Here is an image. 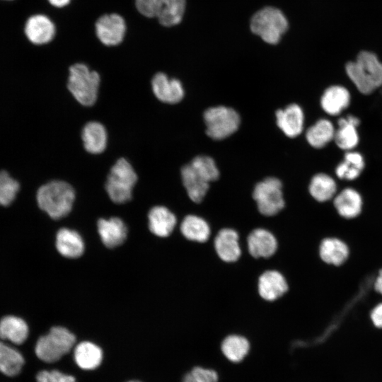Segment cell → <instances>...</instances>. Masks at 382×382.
Here are the masks:
<instances>
[{"instance_id":"cell-1","label":"cell","mask_w":382,"mask_h":382,"mask_svg":"<svg viewBox=\"0 0 382 382\" xmlns=\"http://www.w3.org/2000/svg\"><path fill=\"white\" fill-rule=\"evenodd\" d=\"M345 70L358 91L365 95L382 86V63L371 52H359L354 62L346 64Z\"/></svg>"},{"instance_id":"cell-2","label":"cell","mask_w":382,"mask_h":382,"mask_svg":"<svg viewBox=\"0 0 382 382\" xmlns=\"http://www.w3.org/2000/svg\"><path fill=\"white\" fill-rule=\"evenodd\" d=\"M75 199V191L68 183L52 180L42 185L37 192L40 208L52 219H59L71 210Z\"/></svg>"},{"instance_id":"cell-3","label":"cell","mask_w":382,"mask_h":382,"mask_svg":"<svg viewBox=\"0 0 382 382\" xmlns=\"http://www.w3.org/2000/svg\"><path fill=\"white\" fill-rule=\"evenodd\" d=\"M100 80L98 72L84 64L76 63L69 67L67 88L80 104L91 106L98 98Z\"/></svg>"},{"instance_id":"cell-4","label":"cell","mask_w":382,"mask_h":382,"mask_svg":"<svg viewBox=\"0 0 382 382\" xmlns=\"http://www.w3.org/2000/svg\"><path fill=\"white\" fill-rule=\"evenodd\" d=\"M137 182V175L130 163L119 158L110 169L105 183V190L110 199L122 204L132 199V190Z\"/></svg>"},{"instance_id":"cell-5","label":"cell","mask_w":382,"mask_h":382,"mask_svg":"<svg viewBox=\"0 0 382 382\" xmlns=\"http://www.w3.org/2000/svg\"><path fill=\"white\" fill-rule=\"evenodd\" d=\"M288 28V21L284 13L272 6L265 7L256 12L251 18V31L267 43L279 42Z\"/></svg>"},{"instance_id":"cell-6","label":"cell","mask_w":382,"mask_h":382,"mask_svg":"<svg viewBox=\"0 0 382 382\" xmlns=\"http://www.w3.org/2000/svg\"><path fill=\"white\" fill-rule=\"evenodd\" d=\"M258 212L267 217L274 216L285 207L286 202L282 182L274 177L257 183L252 192Z\"/></svg>"},{"instance_id":"cell-7","label":"cell","mask_w":382,"mask_h":382,"mask_svg":"<svg viewBox=\"0 0 382 382\" xmlns=\"http://www.w3.org/2000/svg\"><path fill=\"white\" fill-rule=\"evenodd\" d=\"M75 341V336L66 328L54 327L47 335L38 339L35 352L40 360L52 363L68 353Z\"/></svg>"},{"instance_id":"cell-8","label":"cell","mask_w":382,"mask_h":382,"mask_svg":"<svg viewBox=\"0 0 382 382\" xmlns=\"http://www.w3.org/2000/svg\"><path fill=\"white\" fill-rule=\"evenodd\" d=\"M140 13L149 18H156L164 26H173L183 18L185 0H135Z\"/></svg>"},{"instance_id":"cell-9","label":"cell","mask_w":382,"mask_h":382,"mask_svg":"<svg viewBox=\"0 0 382 382\" xmlns=\"http://www.w3.org/2000/svg\"><path fill=\"white\" fill-rule=\"evenodd\" d=\"M206 133L213 139L220 140L233 134L240 125V116L231 108L216 106L208 108L204 113Z\"/></svg>"},{"instance_id":"cell-10","label":"cell","mask_w":382,"mask_h":382,"mask_svg":"<svg viewBox=\"0 0 382 382\" xmlns=\"http://www.w3.org/2000/svg\"><path fill=\"white\" fill-rule=\"evenodd\" d=\"M212 237L214 250L221 260L233 263L240 259L242 249L240 235L236 230L228 227L222 228Z\"/></svg>"},{"instance_id":"cell-11","label":"cell","mask_w":382,"mask_h":382,"mask_svg":"<svg viewBox=\"0 0 382 382\" xmlns=\"http://www.w3.org/2000/svg\"><path fill=\"white\" fill-rule=\"evenodd\" d=\"M246 250L255 259L270 258L278 248V241L274 233L265 228L253 229L245 238Z\"/></svg>"},{"instance_id":"cell-12","label":"cell","mask_w":382,"mask_h":382,"mask_svg":"<svg viewBox=\"0 0 382 382\" xmlns=\"http://www.w3.org/2000/svg\"><path fill=\"white\" fill-rule=\"evenodd\" d=\"M125 31V21L117 13L103 15L96 23V32L98 39L108 46L120 44L124 38Z\"/></svg>"},{"instance_id":"cell-13","label":"cell","mask_w":382,"mask_h":382,"mask_svg":"<svg viewBox=\"0 0 382 382\" xmlns=\"http://www.w3.org/2000/svg\"><path fill=\"white\" fill-rule=\"evenodd\" d=\"M288 290L286 277L277 270H265L258 277V294L266 301L272 302L282 298Z\"/></svg>"},{"instance_id":"cell-14","label":"cell","mask_w":382,"mask_h":382,"mask_svg":"<svg viewBox=\"0 0 382 382\" xmlns=\"http://www.w3.org/2000/svg\"><path fill=\"white\" fill-rule=\"evenodd\" d=\"M151 88L154 96L161 102L175 104L184 97L185 91L181 82L176 79H170L164 73L156 74L151 80Z\"/></svg>"},{"instance_id":"cell-15","label":"cell","mask_w":382,"mask_h":382,"mask_svg":"<svg viewBox=\"0 0 382 382\" xmlns=\"http://www.w3.org/2000/svg\"><path fill=\"white\" fill-rule=\"evenodd\" d=\"M181 235L187 241L204 243L212 236V229L208 221L195 214L185 215L178 226Z\"/></svg>"},{"instance_id":"cell-16","label":"cell","mask_w":382,"mask_h":382,"mask_svg":"<svg viewBox=\"0 0 382 382\" xmlns=\"http://www.w3.org/2000/svg\"><path fill=\"white\" fill-rule=\"evenodd\" d=\"M148 218L150 231L158 237L166 238L171 236L178 226L176 215L164 206L151 208Z\"/></svg>"},{"instance_id":"cell-17","label":"cell","mask_w":382,"mask_h":382,"mask_svg":"<svg viewBox=\"0 0 382 382\" xmlns=\"http://www.w3.org/2000/svg\"><path fill=\"white\" fill-rule=\"evenodd\" d=\"M181 178L189 199L194 204L202 203L209 190L205 180L189 163L181 169Z\"/></svg>"},{"instance_id":"cell-18","label":"cell","mask_w":382,"mask_h":382,"mask_svg":"<svg viewBox=\"0 0 382 382\" xmlns=\"http://www.w3.org/2000/svg\"><path fill=\"white\" fill-rule=\"evenodd\" d=\"M277 124L287 137L299 136L303 127L304 115L297 104H291L283 110L276 112Z\"/></svg>"},{"instance_id":"cell-19","label":"cell","mask_w":382,"mask_h":382,"mask_svg":"<svg viewBox=\"0 0 382 382\" xmlns=\"http://www.w3.org/2000/svg\"><path fill=\"white\" fill-rule=\"evenodd\" d=\"M28 39L36 45H42L52 40L55 28L51 20L41 14L30 16L25 26Z\"/></svg>"},{"instance_id":"cell-20","label":"cell","mask_w":382,"mask_h":382,"mask_svg":"<svg viewBox=\"0 0 382 382\" xmlns=\"http://www.w3.org/2000/svg\"><path fill=\"white\" fill-rule=\"evenodd\" d=\"M98 231L103 244L110 248L121 245L126 239L127 233L125 224L117 217L99 219Z\"/></svg>"},{"instance_id":"cell-21","label":"cell","mask_w":382,"mask_h":382,"mask_svg":"<svg viewBox=\"0 0 382 382\" xmlns=\"http://www.w3.org/2000/svg\"><path fill=\"white\" fill-rule=\"evenodd\" d=\"M81 139L83 146L88 152L98 154L102 153L106 148L108 134L101 123L91 121L83 127Z\"/></svg>"},{"instance_id":"cell-22","label":"cell","mask_w":382,"mask_h":382,"mask_svg":"<svg viewBox=\"0 0 382 382\" xmlns=\"http://www.w3.org/2000/svg\"><path fill=\"white\" fill-rule=\"evenodd\" d=\"M359 123V119L353 115H348L338 120V129L335 132L334 140L339 148L349 151L358 144L357 127Z\"/></svg>"},{"instance_id":"cell-23","label":"cell","mask_w":382,"mask_h":382,"mask_svg":"<svg viewBox=\"0 0 382 382\" xmlns=\"http://www.w3.org/2000/svg\"><path fill=\"white\" fill-rule=\"evenodd\" d=\"M251 348L250 340L244 335L231 333L225 336L220 344V351L231 362L241 361Z\"/></svg>"},{"instance_id":"cell-24","label":"cell","mask_w":382,"mask_h":382,"mask_svg":"<svg viewBox=\"0 0 382 382\" xmlns=\"http://www.w3.org/2000/svg\"><path fill=\"white\" fill-rule=\"evenodd\" d=\"M318 254L323 263L337 266L342 265L347 259L349 250L342 241L328 237L320 242Z\"/></svg>"},{"instance_id":"cell-25","label":"cell","mask_w":382,"mask_h":382,"mask_svg":"<svg viewBox=\"0 0 382 382\" xmlns=\"http://www.w3.org/2000/svg\"><path fill=\"white\" fill-rule=\"evenodd\" d=\"M350 103L349 91L341 86H332L322 95L320 105L325 112L330 115H337L346 109Z\"/></svg>"},{"instance_id":"cell-26","label":"cell","mask_w":382,"mask_h":382,"mask_svg":"<svg viewBox=\"0 0 382 382\" xmlns=\"http://www.w3.org/2000/svg\"><path fill=\"white\" fill-rule=\"evenodd\" d=\"M56 247L62 255L69 258L79 257L84 250L81 236L76 231L65 228L57 233Z\"/></svg>"},{"instance_id":"cell-27","label":"cell","mask_w":382,"mask_h":382,"mask_svg":"<svg viewBox=\"0 0 382 382\" xmlns=\"http://www.w3.org/2000/svg\"><path fill=\"white\" fill-rule=\"evenodd\" d=\"M333 204L340 216L352 219L360 214L362 200L360 195L355 190L345 188L335 197Z\"/></svg>"},{"instance_id":"cell-28","label":"cell","mask_w":382,"mask_h":382,"mask_svg":"<svg viewBox=\"0 0 382 382\" xmlns=\"http://www.w3.org/2000/svg\"><path fill=\"white\" fill-rule=\"evenodd\" d=\"M28 335V327L21 318L7 316L0 320V338L20 345L25 341Z\"/></svg>"},{"instance_id":"cell-29","label":"cell","mask_w":382,"mask_h":382,"mask_svg":"<svg viewBox=\"0 0 382 382\" xmlns=\"http://www.w3.org/2000/svg\"><path fill=\"white\" fill-rule=\"evenodd\" d=\"M103 358L101 349L90 342H82L77 345L74 350V359L77 365L85 370L97 368Z\"/></svg>"},{"instance_id":"cell-30","label":"cell","mask_w":382,"mask_h":382,"mask_svg":"<svg viewBox=\"0 0 382 382\" xmlns=\"http://www.w3.org/2000/svg\"><path fill=\"white\" fill-rule=\"evenodd\" d=\"M337 185L335 180L325 173L315 175L308 186L311 196L318 202L330 200L335 195Z\"/></svg>"},{"instance_id":"cell-31","label":"cell","mask_w":382,"mask_h":382,"mask_svg":"<svg viewBox=\"0 0 382 382\" xmlns=\"http://www.w3.org/2000/svg\"><path fill=\"white\" fill-rule=\"evenodd\" d=\"M335 132L332 122L328 120L321 119L308 129L306 138L311 146L320 149L334 139Z\"/></svg>"},{"instance_id":"cell-32","label":"cell","mask_w":382,"mask_h":382,"mask_svg":"<svg viewBox=\"0 0 382 382\" xmlns=\"http://www.w3.org/2000/svg\"><path fill=\"white\" fill-rule=\"evenodd\" d=\"M22 354L0 341V371L7 376L18 374L24 364Z\"/></svg>"},{"instance_id":"cell-33","label":"cell","mask_w":382,"mask_h":382,"mask_svg":"<svg viewBox=\"0 0 382 382\" xmlns=\"http://www.w3.org/2000/svg\"><path fill=\"white\" fill-rule=\"evenodd\" d=\"M364 168V161L361 154L347 151L345 160L336 168L335 173L340 179L352 180L359 176Z\"/></svg>"},{"instance_id":"cell-34","label":"cell","mask_w":382,"mask_h":382,"mask_svg":"<svg viewBox=\"0 0 382 382\" xmlns=\"http://www.w3.org/2000/svg\"><path fill=\"white\" fill-rule=\"evenodd\" d=\"M190 164L207 182L216 180L219 171L214 159L207 156H198Z\"/></svg>"},{"instance_id":"cell-35","label":"cell","mask_w":382,"mask_h":382,"mask_svg":"<svg viewBox=\"0 0 382 382\" xmlns=\"http://www.w3.org/2000/svg\"><path fill=\"white\" fill-rule=\"evenodd\" d=\"M19 183L6 171H0V205L8 206L15 199Z\"/></svg>"},{"instance_id":"cell-36","label":"cell","mask_w":382,"mask_h":382,"mask_svg":"<svg viewBox=\"0 0 382 382\" xmlns=\"http://www.w3.org/2000/svg\"><path fill=\"white\" fill-rule=\"evenodd\" d=\"M183 382H218V375L212 369L197 366L185 375Z\"/></svg>"},{"instance_id":"cell-37","label":"cell","mask_w":382,"mask_h":382,"mask_svg":"<svg viewBox=\"0 0 382 382\" xmlns=\"http://www.w3.org/2000/svg\"><path fill=\"white\" fill-rule=\"evenodd\" d=\"M37 382H76L74 377L57 370H43L37 373Z\"/></svg>"},{"instance_id":"cell-38","label":"cell","mask_w":382,"mask_h":382,"mask_svg":"<svg viewBox=\"0 0 382 382\" xmlns=\"http://www.w3.org/2000/svg\"><path fill=\"white\" fill-rule=\"evenodd\" d=\"M371 318L376 327L382 328V303L378 304L373 309Z\"/></svg>"},{"instance_id":"cell-39","label":"cell","mask_w":382,"mask_h":382,"mask_svg":"<svg viewBox=\"0 0 382 382\" xmlns=\"http://www.w3.org/2000/svg\"><path fill=\"white\" fill-rule=\"evenodd\" d=\"M374 286L376 291L382 294V270L378 273Z\"/></svg>"},{"instance_id":"cell-40","label":"cell","mask_w":382,"mask_h":382,"mask_svg":"<svg viewBox=\"0 0 382 382\" xmlns=\"http://www.w3.org/2000/svg\"><path fill=\"white\" fill-rule=\"evenodd\" d=\"M49 2L54 6L63 7L67 5L70 0H48Z\"/></svg>"},{"instance_id":"cell-41","label":"cell","mask_w":382,"mask_h":382,"mask_svg":"<svg viewBox=\"0 0 382 382\" xmlns=\"http://www.w3.org/2000/svg\"><path fill=\"white\" fill-rule=\"evenodd\" d=\"M128 382H140V381H129Z\"/></svg>"}]
</instances>
